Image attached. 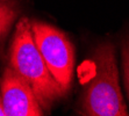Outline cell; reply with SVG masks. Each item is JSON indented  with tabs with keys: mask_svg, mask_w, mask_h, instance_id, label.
Segmentation results:
<instances>
[{
	"mask_svg": "<svg viewBox=\"0 0 129 116\" xmlns=\"http://www.w3.org/2000/svg\"><path fill=\"white\" fill-rule=\"evenodd\" d=\"M9 66L31 87L44 113H48L65 93L51 75L31 31L27 18L19 20L9 50Z\"/></svg>",
	"mask_w": 129,
	"mask_h": 116,
	"instance_id": "cell-1",
	"label": "cell"
},
{
	"mask_svg": "<svg viewBox=\"0 0 129 116\" xmlns=\"http://www.w3.org/2000/svg\"><path fill=\"white\" fill-rule=\"evenodd\" d=\"M92 60L94 74L84 93L81 113L87 116L129 115L119 81L114 45L111 42L99 44Z\"/></svg>",
	"mask_w": 129,
	"mask_h": 116,
	"instance_id": "cell-2",
	"label": "cell"
},
{
	"mask_svg": "<svg viewBox=\"0 0 129 116\" xmlns=\"http://www.w3.org/2000/svg\"><path fill=\"white\" fill-rule=\"evenodd\" d=\"M31 31L48 70L66 94L71 87L75 68L73 44L63 31L44 22H31Z\"/></svg>",
	"mask_w": 129,
	"mask_h": 116,
	"instance_id": "cell-3",
	"label": "cell"
},
{
	"mask_svg": "<svg viewBox=\"0 0 129 116\" xmlns=\"http://www.w3.org/2000/svg\"><path fill=\"white\" fill-rule=\"evenodd\" d=\"M0 93L6 116H42L44 110L31 87L11 66L0 80Z\"/></svg>",
	"mask_w": 129,
	"mask_h": 116,
	"instance_id": "cell-4",
	"label": "cell"
},
{
	"mask_svg": "<svg viewBox=\"0 0 129 116\" xmlns=\"http://www.w3.org/2000/svg\"><path fill=\"white\" fill-rule=\"evenodd\" d=\"M18 16V11L9 1H0V38L7 33Z\"/></svg>",
	"mask_w": 129,
	"mask_h": 116,
	"instance_id": "cell-5",
	"label": "cell"
},
{
	"mask_svg": "<svg viewBox=\"0 0 129 116\" xmlns=\"http://www.w3.org/2000/svg\"><path fill=\"white\" fill-rule=\"evenodd\" d=\"M122 64L123 75H124V86H126L127 95L129 99V35L122 43Z\"/></svg>",
	"mask_w": 129,
	"mask_h": 116,
	"instance_id": "cell-6",
	"label": "cell"
},
{
	"mask_svg": "<svg viewBox=\"0 0 129 116\" xmlns=\"http://www.w3.org/2000/svg\"><path fill=\"white\" fill-rule=\"evenodd\" d=\"M0 116H6V115H5L4 104H3V99H1V93H0Z\"/></svg>",
	"mask_w": 129,
	"mask_h": 116,
	"instance_id": "cell-7",
	"label": "cell"
},
{
	"mask_svg": "<svg viewBox=\"0 0 129 116\" xmlns=\"http://www.w3.org/2000/svg\"><path fill=\"white\" fill-rule=\"evenodd\" d=\"M0 1H9V0H0Z\"/></svg>",
	"mask_w": 129,
	"mask_h": 116,
	"instance_id": "cell-8",
	"label": "cell"
}]
</instances>
